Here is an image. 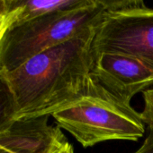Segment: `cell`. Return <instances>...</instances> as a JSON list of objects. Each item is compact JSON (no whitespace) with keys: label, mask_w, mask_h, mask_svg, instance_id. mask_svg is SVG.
Listing matches in <instances>:
<instances>
[{"label":"cell","mask_w":153,"mask_h":153,"mask_svg":"<svg viewBox=\"0 0 153 153\" xmlns=\"http://www.w3.org/2000/svg\"><path fill=\"white\" fill-rule=\"evenodd\" d=\"M95 27L50 48L6 72L16 106V119L52 116L101 85L93 78Z\"/></svg>","instance_id":"obj_1"},{"label":"cell","mask_w":153,"mask_h":153,"mask_svg":"<svg viewBox=\"0 0 153 153\" xmlns=\"http://www.w3.org/2000/svg\"><path fill=\"white\" fill-rule=\"evenodd\" d=\"M133 4V0H92L78 8L13 25L0 44V66L11 72L32 56L96 26L106 12L127 8Z\"/></svg>","instance_id":"obj_2"},{"label":"cell","mask_w":153,"mask_h":153,"mask_svg":"<svg viewBox=\"0 0 153 153\" xmlns=\"http://www.w3.org/2000/svg\"><path fill=\"white\" fill-rule=\"evenodd\" d=\"M58 127L69 133L84 148L113 140L138 141L145 134L142 114L106 91L82 97L51 116Z\"/></svg>","instance_id":"obj_3"},{"label":"cell","mask_w":153,"mask_h":153,"mask_svg":"<svg viewBox=\"0 0 153 153\" xmlns=\"http://www.w3.org/2000/svg\"><path fill=\"white\" fill-rule=\"evenodd\" d=\"M92 50L131 55L153 65V9L143 3L106 12L95 28Z\"/></svg>","instance_id":"obj_4"},{"label":"cell","mask_w":153,"mask_h":153,"mask_svg":"<svg viewBox=\"0 0 153 153\" xmlns=\"http://www.w3.org/2000/svg\"><path fill=\"white\" fill-rule=\"evenodd\" d=\"M91 74L98 84L125 104L131 105L136 94L153 87L152 65L127 54H93Z\"/></svg>","instance_id":"obj_5"},{"label":"cell","mask_w":153,"mask_h":153,"mask_svg":"<svg viewBox=\"0 0 153 153\" xmlns=\"http://www.w3.org/2000/svg\"><path fill=\"white\" fill-rule=\"evenodd\" d=\"M49 116L16 120L0 134V153H60L69 143Z\"/></svg>","instance_id":"obj_6"},{"label":"cell","mask_w":153,"mask_h":153,"mask_svg":"<svg viewBox=\"0 0 153 153\" xmlns=\"http://www.w3.org/2000/svg\"><path fill=\"white\" fill-rule=\"evenodd\" d=\"M91 2L92 0H6L8 12L14 11L15 13V22L13 25L48 13L78 8Z\"/></svg>","instance_id":"obj_7"},{"label":"cell","mask_w":153,"mask_h":153,"mask_svg":"<svg viewBox=\"0 0 153 153\" xmlns=\"http://www.w3.org/2000/svg\"><path fill=\"white\" fill-rule=\"evenodd\" d=\"M16 106L6 72L0 66V134L16 121Z\"/></svg>","instance_id":"obj_8"},{"label":"cell","mask_w":153,"mask_h":153,"mask_svg":"<svg viewBox=\"0 0 153 153\" xmlns=\"http://www.w3.org/2000/svg\"><path fill=\"white\" fill-rule=\"evenodd\" d=\"M144 106L141 112L144 123L147 126H153V87L142 92Z\"/></svg>","instance_id":"obj_9"},{"label":"cell","mask_w":153,"mask_h":153,"mask_svg":"<svg viewBox=\"0 0 153 153\" xmlns=\"http://www.w3.org/2000/svg\"><path fill=\"white\" fill-rule=\"evenodd\" d=\"M15 22V13L14 11L0 14V44L5 33Z\"/></svg>","instance_id":"obj_10"},{"label":"cell","mask_w":153,"mask_h":153,"mask_svg":"<svg viewBox=\"0 0 153 153\" xmlns=\"http://www.w3.org/2000/svg\"><path fill=\"white\" fill-rule=\"evenodd\" d=\"M149 134L142 145L133 153H153V126H148Z\"/></svg>","instance_id":"obj_11"},{"label":"cell","mask_w":153,"mask_h":153,"mask_svg":"<svg viewBox=\"0 0 153 153\" xmlns=\"http://www.w3.org/2000/svg\"><path fill=\"white\" fill-rule=\"evenodd\" d=\"M7 12H8V8H7L6 0H0V14L5 13Z\"/></svg>","instance_id":"obj_12"}]
</instances>
